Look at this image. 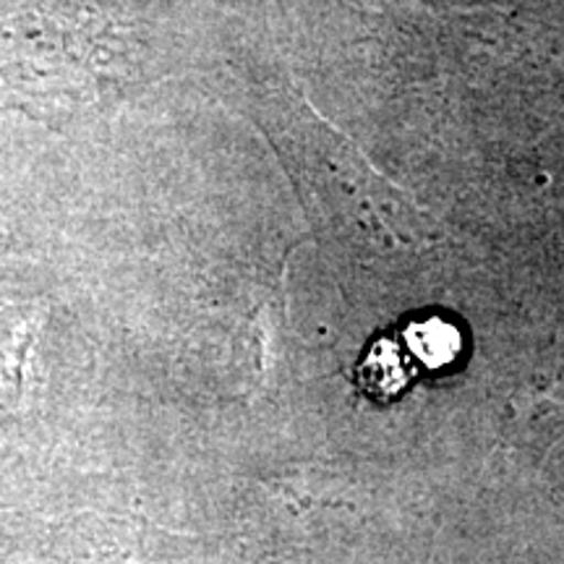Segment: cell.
I'll return each instance as SVG.
<instances>
[{"mask_svg":"<svg viewBox=\"0 0 564 564\" xmlns=\"http://www.w3.org/2000/svg\"><path fill=\"white\" fill-rule=\"evenodd\" d=\"M415 329H419L421 335H411V340L415 343V348L423 352V358H426L429 364H444L455 356L457 335L453 327H447V324L442 322H429Z\"/></svg>","mask_w":564,"mask_h":564,"instance_id":"obj_1","label":"cell"}]
</instances>
